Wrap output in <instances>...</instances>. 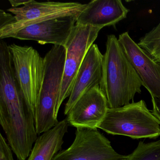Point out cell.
Here are the masks:
<instances>
[{
	"mask_svg": "<svg viewBox=\"0 0 160 160\" xmlns=\"http://www.w3.org/2000/svg\"><path fill=\"white\" fill-rule=\"evenodd\" d=\"M141 80L113 34L108 35L103 55L100 88L107 99L109 108L130 103L137 93H141Z\"/></svg>",
	"mask_w": 160,
	"mask_h": 160,
	"instance_id": "obj_1",
	"label": "cell"
},
{
	"mask_svg": "<svg viewBox=\"0 0 160 160\" xmlns=\"http://www.w3.org/2000/svg\"><path fill=\"white\" fill-rule=\"evenodd\" d=\"M0 124L18 160H27L38 138L35 117L18 87L0 92Z\"/></svg>",
	"mask_w": 160,
	"mask_h": 160,
	"instance_id": "obj_2",
	"label": "cell"
},
{
	"mask_svg": "<svg viewBox=\"0 0 160 160\" xmlns=\"http://www.w3.org/2000/svg\"><path fill=\"white\" fill-rule=\"evenodd\" d=\"M66 48L53 46L44 58V76L35 112L38 135L43 133L58 123L56 107L63 77Z\"/></svg>",
	"mask_w": 160,
	"mask_h": 160,
	"instance_id": "obj_3",
	"label": "cell"
},
{
	"mask_svg": "<svg viewBox=\"0 0 160 160\" xmlns=\"http://www.w3.org/2000/svg\"><path fill=\"white\" fill-rule=\"evenodd\" d=\"M98 128L114 135L133 139L157 138L160 136V121L140 100L118 108H108Z\"/></svg>",
	"mask_w": 160,
	"mask_h": 160,
	"instance_id": "obj_4",
	"label": "cell"
},
{
	"mask_svg": "<svg viewBox=\"0 0 160 160\" xmlns=\"http://www.w3.org/2000/svg\"><path fill=\"white\" fill-rule=\"evenodd\" d=\"M15 75L22 96L34 114L37 107L44 76V58L32 47L9 45Z\"/></svg>",
	"mask_w": 160,
	"mask_h": 160,
	"instance_id": "obj_5",
	"label": "cell"
},
{
	"mask_svg": "<svg viewBox=\"0 0 160 160\" xmlns=\"http://www.w3.org/2000/svg\"><path fill=\"white\" fill-rule=\"evenodd\" d=\"M87 4L77 2H38L32 0L19 8L7 11L14 15L15 22L0 28V39L11 38L16 32L30 25L52 18L67 15H79Z\"/></svg>",
	"mask_w": 160,
	"mask_h": 160,
	"instance_id": "obj_6",
	"label": "cell"
},
{
	"mask_svg": "<svg viewBox=\"0 0 160 160\" xmlns=\"http://www.w3.org/2000/svg\"><path fill=\"white\" fill-rule=\"evenodd\" d=\"M102 28L76 25L64 47L66 57L60 92L56 107L58 116L63 101L70 96L77 75L91 47Z\"/></svg>",
	"mask_w": 160,
	"mask_h": 160,
	"instance_id": "obj_7",
	"label": "cell"
},
{
	"mask_svg": "<svg viewBox=\"0 0 160 160\" xmlns=\"http://www.w3.org/2000/svg\"><path fill=\"white\" fill-rule=\"evenodd\" d=\"M72 144L59 152L52 160H121L128 155L117 152L97 128H76Z\"/></svg>",
	"mask_w": 160,
	"mask_h": 160,
	"instance_id": "obj_8",
	"label": "cell"
},
{
	"mask_svg": "<svg viewBox=\"0 0 160 160\" xmlns=\"http://www.w3.org/2000/svg\"><path fill=\"white\" fill-rule=\"evenodd\" d=\"M78 16H64L32 24L16 32L11 38L31 40L42 45L51 44L64 47Z\"/></svg>",
	"mask_w": 160,
	"mask_h": 160,
	"instance_id": "obj_9",
	"label": "cell"
},
{
	"mask_svg": "<svg viewBox=\"0 0 160 160\" xmlns=\"http://www.w3.org/2000/svg\"><path fill=\"white\" fill-rule=\"evenodd\" d=\"M118 41L134 69L151 97H160V64L130 37L128 32L119 36Z\"/></svg>",
	"mask_w": 160,
	"mask_h": 160,
	"instance_id": "obj_10",
	"label": "cell"
},
{
	"mask_svg": "<svg viewBox=\"0 0 160 160\" xmlns=\"http://www.w3.org/2000/svg\"><path fill=\"white\" fill-rule=\"evenodd\" d=\"M108 108L106 97L98 86L80 97L66 119L69 125L76 128H98Z\"/></svg>",
	"mask_w": 160,
	"mask_h": 160,
	"instance_id": "obj_11",
	"label": "cell"
},
{
	"mask_svg": "<svg viewBox=\"0 0 160 160\" xmlns=\"http://www.w3.org/2000/svg\"><path fill=\"white\" fill-rule=\"evenodd\" d=\"M103 55L98 46L93 44L87 53L77 75L72 92L64 108L67 115L77 101L86 92L100 86L102 78Z\"/></svg>",
	"mask_w": 160,
	"mask_h": 160,
	"instance_id": "obj_12",
	"label": "cell"
},
{
	"mask_svg": "<svg viewBox=\"0 0 160 160\" xmlns=\"http://www.w3.org/2000/svg\"><path fill=\"white\" fill-rule=\"evenodd\" d=\"M129 9L120 0H93L78 17L76 25L103 28L113 26L127 17Z\"/></svg>",
	"mask_w": 160,
	"mask_h": 160,
	"instance_id": "obj_13",
	"label": "cell"
},
{
	"mask_svg": "<svg viewBox=\"0 0 160 160\" xmlns=\"http://www.w3.org/2000/svg\"><path fill=\"white\" fill-rule=\"evenodd\" d=\"M69 124L66 118L38 137L27 160H52L60 151Z\"/></svg>",
	"mask_w": 160,
	"mask_h": 160,
	"instance_id": "obj_14",
	"label": "cell"
},
{
	"mask_svg": "<svg viewBox=\"0 0 160 160\" xmlns=\"http://www.w3.org/2000/svg\"><path fill=\"white\" fill-rule=\"evenodd\" d=\"M138 44L160 64V21L139 39Z\"/></svg>",
	"mask_w": 160,
	"mask_h": 160,
	"instance_id": "obj_15",
	"label": "cell"
},
{
	"mask_svg": "<svg viewBox=\"0 0 160 160\" xmlns=\"http://www.w3.org/2000/svg\"><path fill=\"white\" fill-rule=\"evenodd\" d=\"M128 160H160V140L150 143L142 141L128 155Z\"/></svg>",
	"mask_w": 160,
	"mask_h": 160,
	"instance_id": "obj_16",
	"label": "cell"
},
{
	"mask_svg": "<svg viewBox=\"0 0 160 160\" xmlns=\"http://www.w3.org/2000/svg\"><path fill=\"white\" fill-rule=\"evenodd\" d=\"M12 152L5 138L0 134V160H14Z\"/></svg>",
	"mask_w": 160,
	"mask_h": 160,
	"instance_id": "obj_17",
	"label": "cell"
},
{
	"mask_svg": "<svg viewBox=\"0 0 160 160\" xmlns=\"http://www.w3.org/2000/svg\"><path fill=\"white\" fill-rule=\"evenodd\" d=\"M15 21L14 16L7 13L3 10H0V28L8 26Z\"/></svg>",
	"mask_w": 160,
	"mask_h": 160,
	"instance_id": "obj_18",
	"label": "cell"
},
{
	"mask_svg": "<svg viewBox=\"0 0 160 160\" xmlns=\"http://www.w3.org/2000/svg\"><path fill=\"white\" fill-rule=\"evenodd\" d=\"M153 109L152 113L160 121V97H151Z\"/></svg>",
	"mask_w": 160,
	"mask_h": 160,
	"instance_id": "obj_19",
	"label": "cell"
},
{
	"mask_svg": "<svg viewBox=\"0 0 160 160\" xmlns=\"http://www.w3.org/2000/svg\"><path fill=\"white\" fill-rule=\"evenodd\" d=\"M32 0H9V2L13 8H19L25 6L31 2Z\"/></svg>",
	"mask_w": 160,
	"mask_h": 160,
	"instance_id": "obj_20",
	"label": "cell"
},
{
	"mask_svg": "<svg viewBox=\"0 0 160 160\" xmlns=\"http://www.w3.org/2000/svg\"><path fill=\"white\" fill-rule=\"evenodd\" d=\"M128 160V159H123V160Z\"/></svg>",
	"mask_w": 160,
	"mask_h": 160,
	"instance_id": "obj_21",
	"label": "cell"
}]
</instances>
